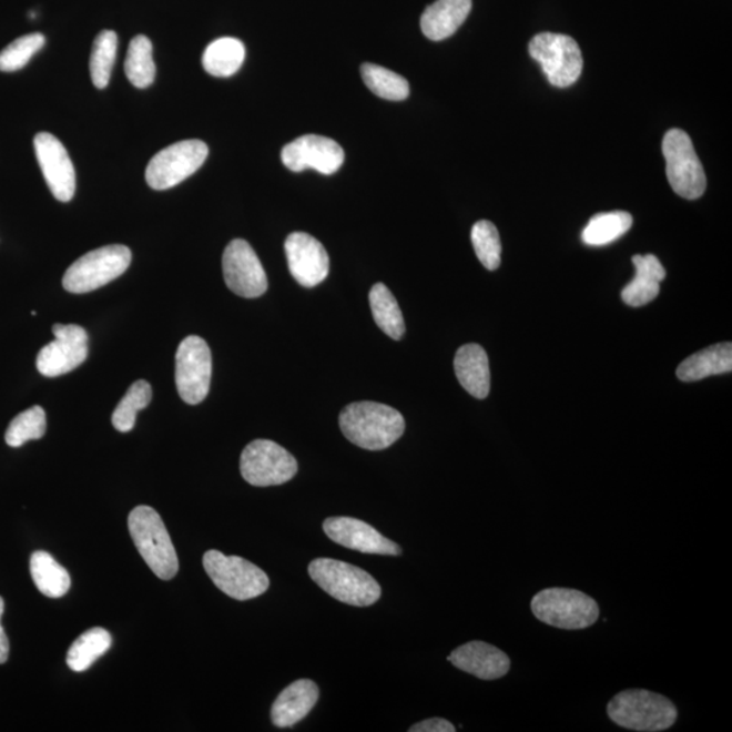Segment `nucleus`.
Returning <instances> with one entry per match:
<instances>
[{
  "mask_svg": "<svg viewBox=\"0 0 732 732\" xmlns=\"http://www.w3.org/2000/svg\"><path fill=\"white\" fill-rule=\"evenodd\" d=\"M339 426L350 443L368 450L387 449L406 429L405 418L398 410L376 401L346 406L339 415Z\"/></svg>",
  "mask_w": 732,
  "mask_h": 732,
  "instance_id": "1",
  "label": "nucleus"
},
{
  "mask_svg": "<svg viewBox=\"0 0 732 732\" xmlns=\"http://www.w3.org/2000/svg\"><path fill=\"white\" fill-rule=\"evenodd\" d=\"M607 712L619 728L640 732L667 731L679 718V711L668 698L644 689H628L616 694Z\"/></svg>",
  "mask_w": 732,
  "mask_h": 732,
  "instance_id": "2",
  "label": "nucleus"
},
{
  "mask_svg": "<svg viewBox=\"0 0 732 732\" xmlns=\"http://www.w3.org/2000/svg\"><path fill=\"white\" fill-rule=\"evenodd\" d=\"M308 572L322 590L347 606L370 607L380 600V584L359 567L340 560L319 558L311 561Z\"/></svg>",
  "mask_w": 732,
  "mask_h": 732,
  "instance_id": "3",
  "label": "nucleus"
},
{
  "mask_svg": "<svg viewBox=\"0 0 732 732\" xmlns=\"http://www.w3.org/2000/svg\"><path fill=\"white\" fill-rule=\"evenodd\" d=\"M128 528L140 555L152 572L170 581L180 570L179 557L162 517L150 506H138L128 517Z\"/></svg>",
  "mask_w": 732,
  "mask_h": 732,
  "instance_id": "4",
  "label": "nucleus"
},
{
  "mask_svg": "<svg viewBox=\"0 0 732 732\" xmlns=\"http://www.w3.org/2000/svg\"><path fill=\"white\" fill-rule=\"evenodd\" d=\"M530 608L537 620L567 631L586 630L600 618V607L594 598L576 589L541 590L532 598Z\"/></svg>",
  "mask_w": 732,
  "mask_h": 732,
  "instance_id": "5",
  "label": "nucleus"
},
{
  "mask_svg": "<svg viewBox=\"0 0 732 732\" xmlns=\"http://www.w3.org/2000/svg\"><path fill=\"white\" fill-rule=\"evenodd\" d=\"M131 262V250L122 244L93 250L67 268L63 277L64 289L77 295L96 291L122 276Z\"/></svg>",
  "mask_w": 732,
  "mask_h": 732,
  "instance_id": "6",
  "label": "nucleus"
},
{
  "mask_svg": "<svg viewBox=\"0 0 732 732\" xmlns=\"http://www.w3.org/2000/svg\"><path fill=\"white\" fill-rule=\"evenodd\" d=\"M204 569L217 589L237 601L266 593L271 581L264 570L241 557H227L215 549L205 552Z\"/></svg>",
  "mask_w": 732,
  "mask_h": 732,
  "instance_id": "7",
  "label": "nucleus"
},
{
  "mask_svg": "<svg viewBox=\"0 0 732 732\" xmlns=\"http://www.w3.org/2000/svg\"><path fill=\"white\" fill-rule=\"evenodd\" d=\"M529 53L541 65L555 88H569L581 77L583 58L578 42L570 35L540 33L529 42Z\"/></svg>",
  "mask_w": 732,
  "mask_h": 732,
  "instance_id": "8",
  "label": "nucleus"
},
{
  "mask_svg": "<svg viewBox=\"0 0 732 732\" xmlns=\"http://www.w3.org/2000/svg\"><path fill=\"white\" fill-rule=\"evenodd\" d=\"M662 151L671 189L687 200L701 197L706 176L689 134L681 130L669 131L664 134Z\"/></svg>",
  "mask_w": 732,
  "mask_h": 732,
  "instance_id": "9",
  "label": "nucleus"
},
{
  "mask_svg": "<svg viewBox=\"0 0 732 732\" xmlns=\"http://www.w3.org/2000/svg\"><path fill=\"white\" fill-rule=\"evenodd\" d=\"M297 461L271 439H255L242 451L241 474L255 487L279 486L295 478Z\"/></svg>",
  "mask_w": 732,
  "mask_h": 732,
  "instance_id": "10",
  "label": "nucleus"
},
{
  "mask_svg": "<svg viewBox=\"0 0 732 732\" xmlns=\"http://www.w3.org/2000/svg\"><path fill=\"white\" fill-rule=\"evenodd\" d=\"M210 150L201 140H183L171 144L151 159L145 180L154 191H167L189 179L203 166Z\"/></svg>",
  "mask_w": 732,
  "mask_h": 732,
  "instance_id": "11",
  "label": "nucleus"
},
{
  "mask_svg": "<svg viewBox=\"0 0 732 732\" xmlns=\"http://www.w3.org/2000/svg\"><path fill=\"white\" fill-rule=\"evenodd\" d=\"M212 354L210 346L197 335L181 342L175 356L176 389L187 405H199L210 394Z\"/></svg>",
  "mask_w": 732,
  "mask_h": 732,
  "instance_id": "12",
  "label": "nucleus"
},
{
  "mask_svg": "<svg viewBox=\"0 0 732 732\" xmlns=\"http://www.w3.org/2000/svg\"><path fill=\"white\" fill-rule=\"evenodd\" d=\"M53 342L42 347L37 356V369L45 377H58L70 374L81 366L89 354V335L81 326H53Z\"/></svg>",
  "mask_w": 732,
  "mask_h": 732,
  "instance_id": "13",
  "label": "nucleus"
},
{
  "mask_svg": "<svg viewBox=\"0 0 732 732\" xmlns=\"http://www.w3.org/2000/svg\"><path fill=\"white\" fill-rule=\"evenodd\" d=\"M225 284L235 295L255 298L267 289V276L258 255L246 241H232L223 254Z\"/></svg>",
  "mask_w": 732,
  "mask_h": 732,
  "instance_id": "14",
  "label": "nucleus"
},
{
  "mask_svg": "<svg viewBox=\"0 0 732 732\" xmlns=\"http://www.w3.org/2000/svg\"><path fill=\"white\" fill-rule=\"evenodd\" d=\"M281 159L285 167L295 173L313 169L332 175L344 164L345 152L333 139L319 134H304L284 146Z\"/></svg>",
  "mask_w": 732,
  "mask_h": 732,
  "instance_id": "15",
  "label": "nucleus"
},
{
  "mask_svg": "<svg viewBox=\"0 0 732 732\" xmlns=\"http://www.w3.org/2000/svg\"><path fill=\"white\" fill-rule=\"evenodd\" d=\"M34 150L49 191L61 203H69L75 194L77 176L65 146L53 134L41 132L35 134Z\"/></svg>",
  "mask_w": 732,
  "mask_h": 732,
  "instance_id": "16",
  "label": "nucleus"
},
{
  "mask_svg": "<svg viewBox=\"0 0 732 732\" xmlns=\"http://www.w3.org/2000/svg\"><path fill=\"white\" fill-rule=\"evenodd\" d=\"M285 254L293 278L304 288H314L328 276V254L314 236L293 232L286 237Z\"/></svg>",
  "mask_w": 732,
  "mask_h": 732,
  "instance_id": "17",
  "label": "nucleus"
},
{
  "mask_svg": "<svg viewBox=\"0 0 732 732\" xmlns=\"http://www.w3.org/2000/svg\"><path fill=\"white\" fill-rule=\"evenodd\" d=\"M323 530L337 545L353 551L370 555L399 557L401 548L384 537L377 529L357 518L329 517L323 522Z\"/></svg>",
  "mask_w": 732,
  "mask_h": 732,
  "instance_id": "18",
  "label": "nucleus"
},
{
  "mask_svg": "<svg viewBox=\"0 0 732 732\" xmlns=\"http://www.w3.org/2000/svg\"><path fill=\"white\" fill-rule=\"evenodd\" d=\"M448 661L457 669L485 681L502 679L511 667L510 658L502 650L480 640L457 647Z\"/></svg>",
  "mask_w": 732,
  "mask_h": 732,
  "instance_id": "19",
  "label": "nucleus"
},
{
  "mask_svg": "<svg viewBox=\"0 0 732 732\" xmlns=\"http://www.w3.org/2000/svg\"><path fill=\"white\" fill-rule=\"evenodd\" d=\"M317 699H319V688L314 681L292 682L274 701L271 712L273 724L286 729L302 722L314 710Z\"/></svg>",
  "mask_w": 732,
  "mask_h": 732,
  "instance_id": "20",
  "label": "nucleus"
},
{
  "mask_svg": "<svg viewBox=\"0 0 732 732\" xmlns=\"http://www.w3.org/2000/svg\"><path fill=\"white\" fill-rule=\"evenodd\" d=\"M455 372L461 387L474 398L486 399L490 394V364L487 353L480 345L468 344L457 350Z\"/></svg>",
  "mask_w": 732,
  "mask_h": 732,
  "instance_id": "21",
  "label": "nucleus"
},
{
  "mask_svg": "<svg viewBox=\"0 0 732 732\" xmlns=\"http://www.w3.org/2000/svg\"><path fill=\"white\" fill-rule=\"evenodd\" d=\"M633 266L637 268L633 279L621 292L622 302L631 307H643L651 303L661 291V283L667 277V271L655 255H634Z\"/></svg>",
  "mask_w": 732,
  "mask_h": 732,
  "instance_id": "22",
  "label": "nucleus"
},
{
  "mask_svg": "<svg viewBox=\"0 0 732 732\" xmlns=\"http://www.w3.org/2000/svg\"><path fill=\"white\" fill-rule=\"evenodd\" d=\"M472 9V0H437L420 18L427 39L441 41L457 32Z\"/></svg>",
  "mask_w": 732,
  "mask_h": 732,
  "instance_id": "23",
  "label": "nucleus"
},
{
  "mask_svg": "<svg viewBox=\"0 0 732 732\" xmlns=\"http://www.w3.org/2000/svg\"><path fill=\"white\" fill-rule=\"evenodd\" d=\"M731 370L732 345L724 342L692 354L677 368V377L681 382L692 383L710 376L730 374Z\"/></svg>",
  "mask_w": 732,
  "mask_h": 732,
  "instance_id": "24",
  "label": "nucleus"
},
{
  "mask_svg": "<svg viewBox=\"0 0 732 732\" xmlns=\"http://www.w3.org/2000/svg\"><path fill=\"white\" fill-rule=\"evenodd\" d=\"M30 573L35 588L49 598H60L69 593L71 577L51 553L35 551L30 558Z\"/></svg>",
  "mask_w": 732,
  "mask_h": 732,
  "instance_id": "25",
  "label": "nucleus"
},
{
  "mask_svg": "<svg viewBox=\"0 0 732 732\" xmlns=\"http://www.w3.org/2000/svg\"><path fill=\"white\" fill-rule=\"evenodd\" d=\"M246 48L234 37H223L207 45L203 57V65L207 73L216 78H228L240 71Z\"/></svg>",
  "mask_w": 732,
  "mask_h": 732,
  "instance_id": "26",
  "label": "nucleus"
},
{
  "mask_svg": "<svg viewBox=\"0 0 732 732\" xmlns=\"http://www.w3.org/2000/svg\"><path fill=\"white\" fill-rule=\"evenodd\" d=\"M112 647V634L96 627L85 631L70 647L67 664L75 673H82L93 667L96 659L105 655Z\"/></svg>",
  "mask_w": 732,
  "mask_h": 732,
  "instance_id": "27",
  "label": "nucleus"
},
{
  "mask_svg": "<svg viewBox=\"0 0 732 732\" xmlns=\"http://www.w3.org/2000/svg\"><path fill=\"white\" fill-rule=\"evenodd\" d=\"M372 314L376 325L383 329L388 337L399 340L406 332L405 319L395 296L384 284H376L369 293Z\"/></svg>",
  "mask_w": 732,
  "mask_h": 732,
  "instance_id": "28",
  "label": "nucleus"
},
{
  "mask_svg": "<svg viewBox=\"0 0 732 732\" xmlns=\"http://www.w3.org/2000/svg\"><path fill=\"white\" fill-rule=\"evenodd\" d=\"M632 216L622 211L598 213L583 230L582 241L589 246H606L618 241L632 227Z\"/></svg>",
  "mask_w": 732,
  "mask_h": 732,
  "instance_id": "29",
  "label": "nucleus"
},
{
  "mask_svg": "<svg viewBox=\"0 0 732 732\" xmlns=\"http://www.w3.org/2000/svg\"><path fill=\"white\" fill-rule=\"evenodd\" d=\"M125 73L134 88L145 89L154 83L156 67L149 37L136 35L132 39L128 48Z\"/></svg>",
  "mask_w": 732,
  "mask_h": 732,
  "instance_id": "30",
  "label": "nucleus"
},
{
  "mask_svg": "<svg viewBox=\"0 0 732 732\" xmlns=\"http://www.w3.org/2000/svg\"><path fill=\"white\" fill-rule=\"evenodd\" d=\"M362 75L366 88L383 100L405 101L410 94V84L399 73L377 64L365 63Z\"/></svg>",
  "mask_w": 732,
  "mask_h": 732,
  "instance_id": "31",
  "label": "nucleus"
},
{
  "mask_svg": "<svg viewBox=\"0 0 732 732\" xmlns=\"http://www.w3.org/2000/svg\"><path fill=\"white\" fill-rule=\"evenodd\" d=\"M118 34L113 30H103L96 35L90 58V75L98 89H105L112 77L118 54Z\"/></svg>",
  "mask_w": 732,
  "mask_h": 732,
  "instance_id": "32",
  "label": "nucleus"
},
{
  "mask_svg": "<svg viewBox=\"0 0 732 732\" xmlns=\"http://www.w3.org/2000/svg\"><path fill=\"white\" fill-rule=\"evenodd\" d=\"M151 399L152 388L150 383L145 380L133 383L112 415L114 429L121 433L131 431L134 425H136L139 411H142L143 408L149 406Z\"/></svg>",
  "mask_w": 732,
  "mask_h": 732,
  "instance_id": "33",
  "label": "nucleus"
},
{
  "mask_svg": "<svg viewBox=\"0 0 732 732\" xmlns=\"http://www.w3.org/2000/svg\"><path fill=\"white\" fill-rule=\"evenodd\" d=\"M47 431V414L44 408L33 406L17 415L6 430V444L11 448H20L30 439H40Z\"/></svg>",
  "mask_w": 732,
  "mask_h": 732,
  "instance_id": "34",
  "label": "nucleus"
},
{
  "mask_svg": "<svg viewBox=\"0 0 732 732\" xmlns=\"http://www.w3.org/2000/svg\"><path fill=\"white\" fill-rule=\"evenodd\" d=\"M471 240L476 255H478L481 265L488 271H497L500 265V254H502V244H500L499 232L491 222L480 220L472 227Z\"/></svg>",
  "mask_w": 732,
  "mask_h": 732,
  "instance_id": "35",
  "label": "nucleus"
},
{
  "mask_svg": "<svg viewBox=\"0 0 732 732\" xmlns=\"http://www.w3.org/2000/svg\"><path fill=\"white\" fill-rule=\"evenodd\" d=\"M44 45L45 37L41 33L22 35L12 41L0 52V71L14 72L23 69Z\"/></svg>",
  "mask_w": 732,
  "mask_h": 732,
  "instance_id": "36",
  "label": "nucleus"
},
{
  "mask_svg": "<svg viewBox=\"0 0 732 732\" xmlns=\"http://www.w3.org/2000/svg\"><path fill=\"white\" fill-rule=\"evenodd\" d=\"M410 732H455L456 728L454 724L448 722L447 719L443 718H431L424 720V722L414 724Z\"/></svg>",
  "mask_w": 732,
  "mask_h": 732,
  "instance_id": "37",
  "label": "nucleus"
},
{
  "mask_svg": "<svg viewBox=\"0 0 732 732\" xmlns=\"http://www.w3.org/2000/svg\"><path fill=\"white\" fill-rule=\"evenodd\" d=\"M4 600L0 597V664L8 662L10 651L8 634H6L2 626Z\"/></svg>",
  "mask_w": 732,
  "mask_h": 732,
  "instance_id": "38",
  "label": "nucleus"
}]
</instances>
